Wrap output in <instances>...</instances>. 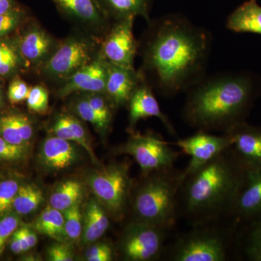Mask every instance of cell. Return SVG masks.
Listing matches in <instances>:
<instances>
[{
  "mask_svg": "<svg viewBox=\"0 0 261 261\" xmlns=\"http://www.w3.org/2000/svg\"><path fill=\"white\" fill-rule=\"evenodd\" d=\"M104 95V92H91L87 93L85 97L94 112L109 126L112 118V111L109 104L111 102L107 96L105 97Z\"/></svg>",
  "mask_w": 261,
  "mask_h": 261,
  "instance_id": "30",
  "label": "cell"
},
{
  "mask_svg": "<svg viewBox=\"0 0 261 261\" xmlns=\"http://www.w3.org/2000/svg\"><path fill=\"white\" fill-rule=\"evenodd\" d=\"M18 231H20V234L22 235L25 241L28 244L30 249L35 247L37 243V237L31 228L22 227L19 228Z\"/></svg>",
  "mask_w": 261,
  "mask_h": 261,
  "instance_id": "42",
  "label": "cell"
},
{
  "mask_svg": "<svg viewBox=\"0 0 261 261\" xmlns=\"http://www.w3.org/2000/svg\"><path fill=\"white\" fill-rule=\"evenodd\" d=\"M93 43L85 38L73 37L56 47L42 65L46 75L57 80H66L94 59Z\"/></svg>",
  "mask_w": 261,
  "mask_h": 261,
  "instance_id": "9",
  "label": "cell"
},
{
  "mask_svg": "<svg viewBox=\"0 0 261 261\" xmlns=\"http://www.w3.org/2000/svg\"><path fill=\"white\" fill-rule=\"evenodd\" d=\"M107 79L106 61L100 56L94 58L71 76L65 81V84L60 89L58 96L68 97L73 92H104Z\"/></svg>",
  "mask_w": 261,
  "mask_h": 261,
  "instance_id": "15",
  "label": "cell"
},
{
  "mask_svg": "<svg viewBox=\"0 0 261 261\" xmlns=\"http://www.w3.org/2000/svg\"><path fill=\"white\" fill-rule=\"evenodd\" d=\"M64 224V216L61 211L49 205L36 220L34 228L39 233L63 243L68 240Z\"/></svg>",
  "mask_w": 261,
  "mask_h": 261,
  "instance_id": "23",
  "label": "cell"
},
{
  "mask_svg": "<svg viewBox=\"0 0 261 261\" xmlns=\"http://www.w3.org/2000/svg\"><path fill=\"white\" fill-rule=\"evenodd\" d=\"M145 176V181L134 199L136 221L170 230L177 217L182 171L173 167L152 171Z\"/></svg>",
  "mask_w": 261,
  "mask_h": 261,
  "instance_id": "4",
  "label": "cell"
},
{
  "mask_svg": "<svg viewBox=\"0 0 261 261\" xmlns=\"http://www.w3.org/2000/svg\"><path fill=\"white\" fill-rule=\"evenodd\" d=\"M134 18L116 20L105 39L99 56L105 61L134 68L137 43L133 34Z\"/></svg>",
  "mask_w": 261,
  "mask_h": 261,
  "instance_id": "11",
  "label": "cell"
},
{
  "mask_svg": "<svg viewBox=\"0 0 261 261\" xmlns=\"http://www.w3.org/2000/svg\"><path fill=\"white\" fill-rule=\"evenodd\" d=\"M106 253H113L112 248L107 244L99 243L89 247L86 252V257L88 260L91 257Z\"/></svg>",
  "mask_w": 261,
  "mask_h": 261,
  "instance_id": "41",
  "label": "cell"
},
{
  "mask_svg": "<svg viewBox=\"0 0 261 261\" xmlns=\"http://www.w3.org/2000/svg\"><path fill=\"white\" fill-rule=\"evenodd\" d=\"M231 141V149L244 169L261 167V128L245 121L225 132Z\"/></svg>",
  "mask_w": 261,
  "mask_h": 261,
  "instance_id": "13",
  "label": "cell"
},
{
  "mask_svg": "<svg viewBox=\"0 0 261 261\" xmlns=\"http://www.w3.org/2000/svg\"><path fill=\"white\" fill-rule=\"evenodd\" d=\"M3 104V86L0 84V108L2 107Z\"/></svg>",
  "mask_w": 261,
  "mask_h": 261,
  "instance_id": "45",
  "label": "cell"
},
{
  "mask_svg": "<svg viewBox=\"0 0 261 261\" xmlns=\"http://www.w3.org/2000/svg\"><path fill=\"white\" fill-rule=\"evenodd\" d=\"M89 185L103 205L115 216H120L129 194L130 180L128 166L114 164L94 173Z\"/></svg>",
  "mask_w": 261,
  "mask_h": 261,
  "instance_id": "8",
  "label": "cell"
},
{
  "mask_svg": "<svg viewBox=\"0 0 261 261\" xmlns=\"http://www.w3.org/2000/svg\"><path fill=\"white\" fill-rule=\"evenodd\" d=\"M0 137L12 145L23 146L27 145L15 126L11 113L0 116Z\"/></svg>",
  "mask_w": 261,
  "mask_h": 261,
  "instance_id": "32",
  "label": "cell"
},
{
  "mask_svg": "<svg viewBox=\"0 0 261 261\" xmlns=\"http://www.w3.org/2000/svg\"><path fill=\"white\" fill-rule=\"evenodd\" d=\"M64 212V227L67 239L73 242L79 241L83 233L80 202H76Z\"/></svg>",
  "mask_w": 261,
  "mask_h": 261,
  "instance_id": "29",
  "label": "cell"
},
{
  "mask_svg": "<svg viewBox=\"0 0 261 261\" xmlns=\"http://www.w3.org/2000/svg\"><path fill=\"white\" fill-rule=\"evenodd\" d=\"M245 253L249 260L261 261V216L250 221L245 240Z\"/></svg>",
  "mask_w": 261,
  "mask_h": 261,
  "instance_id": "28",
  "label": "cell"
},
{
  "mask_svg": "<svg viewBox=\"0 0 261 261\" xmlns=\"http://www.w3.org/2000/svg\"><path fill=\"white\" fill-rule=\"evenodd\" d=\"M11 116L24 142L28 144L32 138L34 132L32 123L29 121L28 117L20 113H11Z\"/></svg>",
  "mask_w": 261,
  "mask_h": 261,
  "instance_id": "39",
  "label": "cell"
},
{
  "mask_svg": "<svg viewBox=\"0 0 261 261\" xmlns=\"http://www.w3.org/2000/svg\"><path fill=\"white\" fill-rule=\"evenodd\" d=\"M210 48L203 29L176 15H168L152 25L147 42L146 66L153 72L162 94L190 88L200 81Z\"/></svg>",
  "mask_w": 261,
  "mask_h": 261,
  "instance_id": "1",
  "label": "cell"
},
{
  "mask_svg": "<svg viewBox=\"0 0 261 261\" xmlns=\"http://www.w3.org/2000/svg\"><path fill=\"white\" fill-rule=\"evenodd\" d=\"M106 65L107 79L105 94L113 106H123L128 102L136 88L142 82V75L134 68H126L108 61Z\"/></svg>",
  "mask_w": 261,
  "mask_h": 261,
  "instance_id": "16",
  "label": "cell"
},
{
  "mask_svg": "<svg viewBox=\"0 0 261 261\" xmlns=\"http://www.w3.org/2000/svg\"><path fill=\"white\" fill-rule=\"evenodd\" d=\"M29 21L28 12L21 5L8 13L0 15V39L9 37Z\"/></svg>",
  "mask_w": 261,
  "mask_h": 261,
  "instance_id": "27",
  "label": "cell"
},
{
  "mask_svg": "<svg viewBox=\"0 0 261 261\" xmlns=\"http://www.w3.org/2000/svg\"><path fill=\"white\" fill-rule=\"evenodd\" d=\"M84 215L83 242L93 243L101 238L109 227L110 221L107 214L97 201L91 200Z\"/></svg>",
  "mask_w": 261,
  "mask_h": 261,
  "instance_id": "22",
  "label": "cell"
},
{
  "mask_svg": "<svg viewBox=\"0 0 261 261\" xmlns=\"http://www.w3.org/2000/svg\"><path fill=\"white\" fill-rule=\"evenodd\" d=\"M10 247H11L12 251L14 252L15 254H20L24 252L21 242H20V239H19L15 231L13 234V239H12Z\"/></svg>",
  "mask_w": 261,
  "mask_h": 261,
  "instance_id": "44",
  "label": "cell"
},
{
  "mask_svg": "<svg viewBox=\"0 0 261 261\" xmlns=\"http://www.w3.org/2000/svg\"><path fill=\"white\" fill-rule=\"evenodd\" d=\"M53 132L58 138L69 142H75L74 136L70 128L67 115H61L58 117L53 125Z\"/></svg>",
  "mask_w": 261,
  "mask_h": 261,
  "instance_id": "38",
  "label": "cell"
},
{
  "mask_svg": "<svg viewBox=\"0 0 261 261\" xmlns=\"http://www.w3.org/2000/svg\"><path fill=\"white\" fill-rule=\"evenodd\" d=\"M75 156L74 147L69 141L51 137L43 144L42 161L53 169L62 170L69 167L74 162Z\"/></svg>",
  "mask_w": 261,
  "mask_h": 261,
  "instance_id": "20",
  "label": "cell"
},
{
  "mask_svg": "<svg viewBox=\"0 0 261 261\" xmlns=\"http://www.w3.org/2000/svg\"><path fill=\"white\" fill-rule=\"evenodd\" d=\"M48 257L53 261H72L74 260L73 252L69 246L63 243H56L48 250Z\"/></svg>",
  "mask_w": 261,
  "mask_h": 261,
  "instance_id": "40",
  "label": "cell"
},
{
  "mask_svg": "<svg viewBox=\"0 0 261 261\" xmlns=\"http://www.w3.org/2000/svg\"><path fill=\"white\" fill-rule=\"evenodd\" d=\"M19 224L18 218L13 215L5 216L0 220V252L8 239L16 231Z\"/></svg>",
  "mask_w": 261,
  "mask_h": 261,
  "instance_id": "36",
  "label": "cell"
},
{
  "mask_svg": "<svg viewBox=\"0 0 261 261\" xmlns=\"http://www.w3.org/2000/svg\"><path fill=\"white\" fill-rule=\"evenodd\" d=\"M171 144L191 157L186 169L182 171V179L231 147L229 137L225 134L217 136L202 130Z\"/></svg>",
  "mask_w": 261,
  "mask_h": 261,
  "instance_id": "10",
  "label": "cell"
},
{
  "mask_svg": "<svg viewBox=\"0 0 261 261\" xmlns=\"http://www.w3.org/2000/svg\"><path fill=\"white\" fill-rule=\"evenodd\" d=\"M226 27L238 33L261 34V6L256 0H249L228 16Z\"/></svg>",
  "mask_w": 261,
  "mask_h": 261,
  "instance_id": "19",
  "label": "cell"
},
{
  "mask_svg": "<svg viewBox=\"0 0 261 261\" xmlns=\"http://www.w3.org/2000/svg\"><path fill=\"white\" fill-rule=\"evenodd\" d=\"M212 223L195 225V229L178 238L170 249V260H226L229 247L227 233L211 226Z\"/></svg>",
  "mask_w": 261,
  "mask_h": 261,
  "instance_id": "5",
  "label": "cell"
},
{
  "mask_svg": "<svg viewBox=\"0 0 261 261\" xmlns=\"http://www.w3.org/2000/svg\"><path fill=\"white\" fill-rule=\"evenodd\" d=\"M18 189V182L15 180H6L0 183V216H4L13 207Z\"/></svg>",
  "mask_w": 261,
  "mask_h": 261,
  "instance_id": "34",
  "label": "cell"
},
{
  "mask_svg": "<svg viewBox=\"0 0 261 261\" xmlns=\"http://www.w3.org/2000/svg\"><path fill=\"white\" fill-rule=\"evenodd\" d=\"M31 87L27 82H24L18 76H15L10 83L8 90V97L13 104L27 101L30 93Z\"/></svg>",
  "mask_w": 261,
  "mask_h": 261,
  "instance_id": "35",
  "label": "cell"
},
{
  "mask_svg": "<svg viewBox=\"0 0 261 261\" xmlns=\"http://www.w3.org/2000/svg\"><path fill=\"white\" fill-rule=\"evenodd\" d=\"M130 126L133 127L136 123L145 118H159L166 129L171 135H176V130L167 117L161 111L157 99L148 86L143 82L136 88L129 101Z\"/></svg>",
  "mask_w": 261,
  "mask_h": 261,
  "instance_id": "17",
  "label": "cell"
},
{
  "mask_svg": "<svg viewBox=\"0 0 261 261\" xmlns=\"http://www.w3.org/2000/svg\"><path fill=\"white\" fill-rule=\"evenodd\" d=\"M75 109L80 118L85 121L92 123L99 130L104 132L108 128V125L99 118L97 113L94 112L85 97L77 101Z\"/></svg>",
  "mask_w": 261,
  "mask_h": 261,
  "instance_id": "33",
  "label": "cell"
},
{
  "mask_svg": "<svg viewBox=\"0 0 261 261\" xmlns=\"http://www.w3.org/2000/svg\"><path fill=\"white\" fill-rule=\"evenodd\" d=\"M42 200V192L40 189L35 185H24L19 187L13 207L18 214L27 215L35 211Z\"/></svg>",
  "mask_w": 261,
  "mask_h": 261,
  "instance_id": "26",
  "label": "cell"
},
{
  "mask_svg": "<svg viewBox=\"0 0 261 261\" xmlns=\"http://www.w3.org/2000/svg\"><path fill=\"white\" fill-rule=\"evenodd\" d=\"M183 116L190 126L202 132L222 130L244 121L254 96L250 80L221 75L192 86Z\"/></svg>",
  "mask_w": 261,
  "mask_h": 261,
  "instance_id": "3",
  "label": "cell"
},
{
  "mask_svg": "<svg viewBox=\"0 0 261 261\" xmlns=\"http://www.w3.org/2000/svg\"><path fill=\"white\" fill-rule=\"evenodd\" d=\"M82 186L80 182L69 180L61 184L49 198V205L61 212L80 202Z\"/></svg>",
  "mask_w": 261,
  "mask_h": 261,
  "instance_id": "25",
  "label": "cell"
},
{
  "mask_svg": "<svg viewBox=\"0 0 261 261\" xmlns=\"http://www.w3.org/2000/svg\"><path fill=\"white\" fill-rule=\"evenodd\" d=\"M58 9L68 16L87 24L100 27L107 15L97 0H51Z\"/></svg>",
  "mask_w": 261,
  "mask_h": 261,
  "instance_id": "18",
  "label": "cell"
},
{
  "mask_svg": "<svg viewBox=\"0 0 261 261\" xmlns=\"http://www.w3.org/2000/svg\"><path fill=\"white\" fill-rule=\"evenodd\" d=\"M118 151L134 157L145 174L174 167L179 155V152L170 147L169 142L154 135L133 134Z\"/></svg>",
  "mask_w": 261,
  "mask_h": 261,
  "instance_id": "6",
  "label": "cell"
},
{
  "mask_svg": "<svg viewBox=\"0 0 261 261\" xmlns=\"http://www.w3.org/2000/svg\"><path fill=\"white\" fill-rule=\"evenodd\" d=\"M227 215L249 221L261 216V167L244 169Z\"/></svg>",
  "mask_w": 261,
  "mask_h": 261,
  "instance_id": "12",
  "label": "cell"
},
{
  "mask_svg": "<svg viewBox=\"0 0 261 261\" xmlns=\"http://www.w3.org/2000/svg\"><path fill=\"white\" fill-rule=\"evenodd\" d=\"M25 153L24 147L12 145L0 137V159L5 161H17L22 159Z\"/></svg>",
  "mask_w": 261,
  "mask_h": 261,
  "instance_id": "37",
  "label": "cell"
},
{
  "mask_svg": "<svg viewBox=\"0 0 261 261\" xmlns=\"http://www.w3.org/2000/svg\"><path fill=\"white\" fill-rule=\"evenodd\" d=\"M20 6L15 0H0V15L8 13Z\"/></svg>",
  "mask_w": 261,
  "mask_h": 261,
  "instance_id": "43",
  "label": "cell"
},
{
  "mask_svg": "<svg viewBox=\"0 0 261 261\" xmlns=\"http://www.w3.org/2000/svg\"><path fill=\"white\" fill-rule=\"evenodd\" d=\"M243 173L230 147L183 178L178 206L194 226L216 222L228 214Z\"/></svg>",
  "mask_w": 261,
  "mask_h": 261,
  "instance_id": "2",
  "label": "cell"
},
{
  "mask_svg": "<svg viewBox=\"0 0 261 261\" xmlns=\"http://www.w3.org/2000/svg\"><path fill=\"white\" fill-rule=\"evenodd\" d=\"M27 106L34 113H44L49 108V94L42 85H37L31 89L27 99Z\"/></svg>",
  "mask_w": 261,
  "mask_h": 261,
  "instance_id": "31",
  "label": "cell"
},
{
  "mask_svg": "<svg viewBox=\"0 0 261 261\" xmlns=\"http://www.w3.org/2000/svg\"><path fill=\"white\" fill-rule=\"evenodd\" d=\"M101 9L107 16H112L116 20L142 16L147 21L151 0H97Z\"/></svg>",
  "mask_w": 261,
  "mask_h": 261,
  "instance_id": "21",
  "label": "cell"
},
{
  "mask_svg": "<svg viewBox=\"0 0 261 261\" xmlns=\"http://www.w3.org/2000/svg\"><path fill=\"white\" fill-rule=\"evenodd\" d=\"M27 67L19 53L15 39L8 37L0 39V80H5Z\"/></svg>",
  "mask_w": 261,
  "mask_h": 261,
  "instance_id": "24",
  "label": "cell"
},
{
  "mask_svg": "<svg viewBox=\"0 0 261 261\" xmlns=\"http://www.w3.org/2000/svg\"><path fill=\"white\" fill-rule=\"evenodd\" d=\"M27 67L42 66L56 49L53 37L37 24H32L15 39Z\"/></svg>",
  "mask_w": 261,
  "mask_h": 261,
  "instance_id": "14",
  "label": "cell"
},
{
  "mask_svg": "<svg viewBox=\"0 0 261 261\" xmlns=\"http://www.w3.org/2000/svg\"><path fill=\"white\" fill-rule=\"evenodd\" d=\"M168 230L155 225L135 221L126 228L120 243L123 258L132 261L152 260L165 250Z\"/></svg>",
  "mask_w": 261,
  "mask_h": 261,
  "instance_id": "7",
  "label": "cell"
}]
</instances>
